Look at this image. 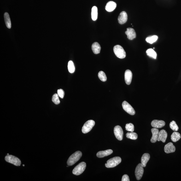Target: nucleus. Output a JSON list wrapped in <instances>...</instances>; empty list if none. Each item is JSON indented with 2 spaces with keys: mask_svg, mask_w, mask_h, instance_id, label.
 Returning <instances> with one entry per match:
<instances>
[{
  "mask_svg": "<svg viewBox=\"0 0 181 181\" xmlns=\"http://www.w3.org/2000/svg\"><path fill=\"white\" fill-rule=\"evenodd\" d=\"M82 156V153L79 151H77L71 155L67 161V164L68 166H72L80 159Z\"/></svg>",
  "mask_w": 181,
  "mask_h": 181,
  "instance_id": "nucleus-1",
  "label": "nucleus"
},
{
  "mask_svg": "<svg viewBox=\"0 0 181 181\" xmlns=\"http://www.w3.org/2000/svg\"><path fill=\"white\" fill-rule=\"evenodd\" d=\"M113 51L116 56L119 58L123 59L126 57V52L123 47L120 45L115 46L113 48Z\"/></svg>",
  "mask_w": 181,
  "mask_h": 181,
  "instance_id": "nucleus-2",
  "label": "nucleus"
},
{
  "mask_svg": "<svg viewBox=\"0 0 181 181\" xmlns=\"http://www.w3.org/2000/svg\"><path fill=\"white\" fill-rule=\"evenodd\" d=\"M121 161V159L119 157H115L108 160L105 164V166L108 168L116 167L120 164Z\"/></svg>",
  "mask_w": 181,
  "mask_h": 181,
  "instance_id": "nucleus-3",
  "label": "nucleus"
},
{
  "mask_svg": "<svg viewBox=\"0 0 181 181\" xmlns=\"http://www.w3.org/2000/svg\"><path fill=\"white\" fill-rule=\"evenodd\" d=\"M86 166V163L85 162H83L80 163L73 169L72 173L76 175L81 174L85 170Z\"/></svg>",
  "mask_w": 181,
  "mask_h": 181,
  "instance_id": "nucleus-4",
  "label": "nucleus"
},
{
  "mask_svg": "<svg viewBox=\"0 0 181 181\" xmlns=\"http://www.w3.org/2000/svg\"><path fill=\"white\" fill-rule=\"evenodd\" d=\"M5 159L7 162L13 164L16 166H20L21 162L20 159L17 157L12 155H7L5 157Z\"/></svg>",
  "mask_w": 181,
  "mask_h": 181,
  "instance_id": "nucleus-5",
  "label": "nucleus"
},
{
  "mask_svg": "<svg viewBox=\"0 0 181 181\" xmlns=\"http://www.w3.org/2000/svg\"><path fill=\"white\" fill-rule=\"evenodd\" d=\"M95 122L94 120H88L84 124L82 128V131L84 134H87L89 132L94 126Z\"/></svg>",
  "mask_w": 181,
  "mask_h": 181,
  "instance_id": "nucleus-6",
  "label": "nucleus"
},
{
  "mask_svg": "<svg viewBox=\"0 0 181 181\" xmlns=\"http://www.w3.org/2000/svg\"><path fill=\"white\" fill-rule=\"evenodd\" d=\"M114 132L116 137L119 141L122 140L123 137V131L121 127L119 125H117L115 127Z\"/></svg>",
  "mask_w": 181,
  "mask_h": 181,
  "instance_id": "nucleus-7",
  "label": "nucleus"
},
{
  "mask_svg": "<svg viewBox=\"0 0 181 181\" xmlns=\"http://www.w3.org/2000/svg\"><path fill=\"white\" fill-rule=\"evenodd\" d=\"M123 109L125 111L131 115H134L135 114V111L131 105L126 101H124L122 103Z\"/></svg>",
  "mask_w": 181,
  "mask_h": 181,
  "instance_id": "nucleus-8",
  "label": "nucleus"
},
{
  "mask_svg": "<svg viewBox=\"0 0 181 181\" xmlns=\"http://www.w3.org/2000/svg\"><path fill=\"white\" fill-rule=\"evenodd\" d=\"M142 164L139 163L137 165L135 170V174L137 180H140L142 178L144 170Z\"/></svg>",
  "mask_w": 181,
  "mask_h": 181,
  "instance_id": "nucleus-9",
  "label": "nucleus"
},
{
  "mask_svg": "<svg viewBox=\"0 0 181 181\" xmlns=\"http://www.w3.org/2000/svg\"><path fill=\"white\" fill-rule=\"evenodd\" d=\"M125 34L127 36V37L130 40H132L136 38V34L135 30L132 28H127L125 32Z\"/></svg>",
  "mask_w": 181,
  "mask_h": 181,
  "instance_id": "nucleus-10",
  "label": "nucleus"
},
{
  "mask_svg": "<svg viewBox=\"0 0 181 181\" xmlns=\"http://www.w3.org/2000/svg\"><path fill=\"white\" fill-rule=\"evenodd\" d=\"M165 123L163 120H154L152 121L151 123V126L156 128H161L165 126Z\"/></svg>",
  "mask_w": 181,
  "mask_h": 181,
  "instance_id": "nucleus-11",
  "label": "nucleus"
},
{
  "mask_svg": "<svg viewBox=\"0 0 181 181\" xmlns=\"http://www.w3.org/2000/svg\"><path fill=\"white\" fill-rule=\"evenodd\" d=\"M175 149V147L174 146L173 143L171 142H170L165 145L164 148V150L165 152L167 154L174 152Z\"/></svg>",
  "mask_w": 181,
  "mask_h": 181,
  "instance_id": "nucleus-12",
  "label": "nucleus"
},
{
  "mask_svg": "<svg viewBox=\"0 0 181 181\" xmlns=\"http://www.w3.org/2000/svg\"><path fill=\"white\" fill-rule=\"evenodd\" d=\"M167 137V132L165 130H161L159 131L158 137L157 141H161L163 143H165L166 141Z\"/></svg>",
  "mask_w": 181,
  "mask_h": 181,
  "instance_id": "nucleus-13",
  "label": "nucleus"
},
{
  "mask_svg": "<svg viewBox=\"0 0 181 181\" xmlns=\"http://www.w3.org/2000/svg\"><path fill=\"white\" fill-rule=\"evenodd\" d=\"M127 20V15L125 11L122 12L119 14L118 18V22L119 24H123L126 22Z\"/></svg>",
  "mask_w": 181,
  "mask_h": 181,
  "instance_id": "nucleus-14",
  "label": "nucleus"
},
{
  "mask_svg": "<svg viewBox=\"0 0 181 181\" xmlns=\"http://www.w3.org/2000/svg\"><path fill=\"white\" fill-rule=\"evenodd\" d=\"M132 74L130 70H126L125 72V83L127 85H130L132 80Z\"/></svg>",
  "mask_w": 181,
  "mask_h": 181,
  "instance_id": "nucleus-15",
  "label": "nucleus"
},
{
  "mask_svg": "<svg viewBox=\"0 0 181 181\" xmlns=\"http://www.w3.org/2000/svg\"><path fill=\"white\" fill-rule=\"evenodd\" d=\"M151 131L152 134V136L151 139V142L152 143H155L156 142L158 137L159 130L157 129L154 127V128L151 129Z\"/></svg>",
  "mask_w": 181,
  "mask_h": 181,
  "instance_id": "nucleus-16",
  "label": "nucleus"
},
{
  "mask_svg": "<svg viewBox=\"0 0 181 181\" xmlns=\"http://www.w3.org/2000/svg\"><path fill=\"white\" fill-rule=\"evenodd\" d=\"M113 153V151L112 150L108 149L105 151H100L99 152L97 153L96 155L98 157L102 158L110 155Z\"/></svg>",
  "mask_w": 181,
  "mask_h": 181,
  "instance_id": "nucleus-17",
  "label": "nucleus"
},
{
  "mask_svg": "<svg viewBox=\"0 0 181 181\" xmlns=\"http://www.w3.org/2000/svg\"><path fill=\"white\" fill-rule=\"evenodd\" d=\"M116 7V4L113 1H110L107 3L105 6L106 10L108 12H111L114 10Z\"/></svg>",
  "mask_w": 181,
  "mask_h": 181,
  "instance_id": "nucleus-18",
  "label": "nucleus"
},
{
  "mask_svg": "<svg viewBox=\"0 0 181 181\" xmlns=\"http://www.w3.org/2000/svg\"><path fill=\"white\" fill-rule=\"evenodd\" d=\"M150 155L148 153H145L142 156L141 158V164L143 167H145L146 166L147 162L150 159Z\"/></svg>",
  "mask_w": 181,
  "mask_h": 181,
  "instance_id": "nucleus-19",
  "label": "nucleus"
},
{
  "mask_svg": "<svg viewBox=\"0 0 181 181\" xmlns=\"http://www.w3.org/2000/svg\"><path fill=\"white\" fill-rule=\"evenodd\" d=\"M92 49L94 54H99L100 52L101 47L100 44L98 42H95L92 44Z\"/></svg>",
  "mask_w": 181,
  "mask_h": 181,
  "instance_id": "nucleus-20",
  "label": "nucleus"
},
{
  "mask_svg": "<svg viewBox=\"0 0 181 181\" xmlns=\"http://www.w3.org/2000/svg\"><path fill=\"white\" fill-rule=\"evenodd\" d=\"M171 140L174 142H176L179 141L181 138V135L179 132L174 131L171 135Z\"/></svg>",
  "mask_w": 181,
  "mask_h": 181,
  "instance_id": "nucleus-21",
  "label": "nucleus"
},
{
  "mask_svg": "<svg viewBox=\"0 0 181 181\" xmlns=\"http://www.w3.org/2000/svg\"><path fill=\"white\" fill-rule=\"evenodd\" d=\"M5 22L6 26L8 29L11 28V23L10 20V17L8 13H6L4 14Z\"/></svg>",
  "mask_w": 181,
  "mask_h": 181,
  "instance_id": "nucleus-22",
  "label": "nucleus"
},
{
  "mask_svg": "<svg viewBox=\"0 0 181 181\" xmlns=\"http://www.w3.org/2000/svg\"><path fill=\"white\" fill-rule=\"evenodd\" d=\"M92 19L93 20H96L98 18V9L96 6H94L92 9Z\"/></svg>",
  "mask_w": 181,
  "mask_h": 181,
  "instance_id": "nucleus-23",
  "label": "nucleus"
},
{
  "mask_svg": "<svg viewBox=\"0 0 181 181\" xmlns=\"http://www.w3.org/2000/svg\"><path fill=\"white\" fill-rule=\"evenodd\" d=\"M146 54L148 56L154 59H156L157 54L155 51L152 49H149L146 51Z\"/></svg>",
  "mask_w": 181,
  "mask_h": 181,
  "instance_id": "nucleus-24",
  "label": "nucleus"
},
{
  "mask_svg": "<svg viewBox=\"0 0 181 181\" xmlns=\"http://www.w3.org/2000/svg\"><path fill=\"white\" fill-rule=\"evenodd\" d=\"M126 137L131 140H136L137 138V135L134 132H128L126 134Z\"/></svg>",
  "mask_w": 181,
  "mask_h": 181,
  "instance_id": "nucleus-25",
  "label": "nucleus"
},
{
  "mask_svg": "<svg viewBox=\"0 0 181 181\" xmlns=\"http://www.w3.org/2000/svg\"><path fill=\"white\" fill-rule=\"evenodd\" d=\"M158 37L157 36H153L151 37H149L146 39V41L147 42L152 44L155 42L157 40Z\"/></svg>",
  "mask_w": 181,
  "mask_h": 181,
  "instance_id": "nucleus-26",
  "label": "nucleus"
},
{
  "mask_svg": "<svg viewBox=\"0 0 181 181\" xmlns=\"http://www.w3.org/2000/svg\"><path fill=\"white\" fill-rule=\"evenodd\" d=\"M98 76L99 78L102 82H105L107 80V77L105 73L102 71L99 72Z\"/></svg>",
  "mask_w": 181,
  "mask_h": 181,
  "instance_id": "nucleus-27",
  "label": "nucleus"
},
{
  "mask_svg": "<svg viewBox=\"0 0 181 181\" xmlns=\"http://www.w3.org/2000/svg\"><path fill=\"white\" fill-rule=\"evenodd\" d=\"M68 68L69 72L71 73H73L75 71V67L74 64L72 61H69L68 64Z\"/></svg>",
  "mask_w": 181,
  "mask_h": 181,
  "instance_id": "nucleus-28",
  "label": "nucleus"
},
{
  "mask_svg": "<svg viewBox=\"0 0 181 181\" xmlns=\"http://www.w3.org/2000/svg\"><path fill=\"white\" fill-rule=\"evenodd\" d=\"M169 126L171 129H172L173 131H178V129H179L178 125H177L174 121H172L170 123Z\"/></svg>",
  "mask_w": 181,
  "mask_h": 181,
  "instance_id": "nucleus-29",
  "label": "nucleus"
},
{
  "mask_svg": "<svg viewBox=\"0 0 181 181\" xmlns=\"http://www.w3.org/2000/svg\"><path fill=\"white\" fill-rule=\"evenodd\" d=\"M125 127L127 131L132 132L134 131V126L133 124H131V123H129V124H126Z\"/></svg>",
  "mask_w": 181,
  "mask_h": 181,
  "instance_id": "nucleus-30",
  "label": "nucleus"
},
{
  "mask_svg": "<svg viewBox=\"0 0 181 181\" xmlns=\"http://www.w3.org/2000/svg\"><path fill=\"white\" fill-rule=\"evenodd\" d=\"M58 95L57 94H55L53 95L52 98L53 102L55 104L57 105L60 103V101L59 99Z\"/></svg>",
  "mask_w": 181,
  "mask_h": 181,
  "instance_id": "nucleus-31",
  "label": "nucleus"
},
{
  "mask_svg": "<svg viewBox=\"0 0 181 181\" xmlns=\"http://www.w3.org/2000/svg\"><path fill=\"white\" fill-rule=\"evenodd\" d=\"M57 94L61 98H63L65 95V92L62 89H59L57 90Z\"/></svg>",
  "mask_w": 181,
  "mask_h": 181,
  "instance_id": "nucleus-32",
  "label": "nucleus"
},
{
  "mask_svg": "<svg viewBox=\"0 0 181 181\" xmlns=\"http://www.w3.org/2000/svg\"><path fill=\"white\" fill-rule=\"evenodd\" d=\"M122 181H130V179L128 175L126 174H125L123 176L121 180Z\"/></svg>",
  "mask_w": 181,
  "mask_h": 181,
  "instance_id": "nucleus-33",
  "label": "nucleus"
},
{
  "mask_svg": "<svg viewBox=\"0 0 181 181\" xmlns=\"http://www.w3.org/2000/svg\"><path fill=\"white\" fill-rule=\"evenodd\" d=\"M7 155H9V154H7Z\"/></svg>",
  "mask_w": 181,
  "mask_h": 181,
  "instance_id": "nucleus-34",
  "label": "nucleus"
},
{
  "mask_svg": "<svg viewBox=\"0 0 181 181\" xmlns=\"http://www.w3.org/2000/svg\"><path fill=\"white\" fill-rule=\"evenodd\" d=\"M23 166H25V165H23Z\"/></svg>",
  "mask_w": 181,
  "mask_h": 181,
  "instance_id": "nucleus-35",
  "label": "nucleus"
}]
</instances>
